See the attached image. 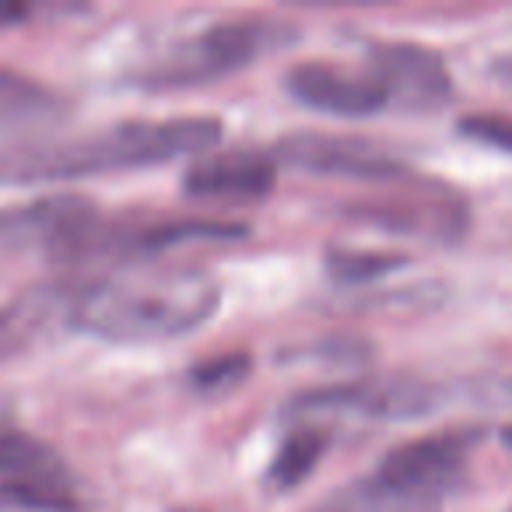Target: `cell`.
<instances>
[{"label": "cell", "mask_w": 512, "mask_h": 512, "mask_svg": "<svg viewBox=\"0 0 512 512\" xmlns=\"http://www.w3.org/2000/svg\"><path fill=\"white\" fill-rule=\"evenodd\" d=\"M221 123L214 116H179V120H130L74 137H25L0 144V186L64 183L95 176L162 165L172 158L214 148Z\"/></svg>", "instance_id": "obj_1"}, {"label": "cell", "mask_w": 512, "mask_h": 512, "mask_svg": "<svg viewBox=\"0 0 512 512\" xmlns=\"http://www.w3.org/2000/svg\"><path fill=\"white\" fill-rule=\"evenodd\" d=\"M218 299L200 271H130L74 292L71 323L106 341H169L211 320Z\"/></svg>", "instance_id": "obj_2"}, {"label": "cell", "mask_w": 512, "mask_h": 512, "mask_svg": "<svg viewBox=\"0 0 512 512\" xmlns=\"http://www.w3.org/2000/svg\"><path fill=\"white\" fill-rule=\"evenodd\" d=\"M295 39V25H281L271 18H246V22H221L211 25L200 36L172 46L165 57H158L141 74L151 88H179V85H204V81L225 78L242 71L246 64L260 60L264 53L281 50Z\"/></svg>", "instance_id": "obj_3"}, {"label": "cell", "mask_w": 512, "mask_h": 512, "mask_svg": "<svg viewBox=\"0 0 512 512\" xmlns=\"http://www.w3.org/2000/svg\"><path fill=\"white\" fill-rule=\"evenodd\" d=\"M474 442V428L425 435V439H414L407 446L393 449L372 477L397 491H407V495L439 498L442 491H449L463 477Z\"/></svg>", "instance_id": "obj_4"}, {"label": "cell", "mask_w": 512, "mask_h": 512, "mask_svg": "<svg viewBox=\"0 0 512 512\" xmlns=\"http://www.w3.org/2000/svg\"><path fill=\"white\" fill-rule=\"evenodd\" d=\"M278 158L292 169L316 172V176L372 179L393 183L407 179V165L365 137H334V134H292L281 137Z\"/></svg>", "instance_id": "obj_5"}, {"label": "cell", "mask_w": 512, "mask_h": 512, "mask_svg": "<svg viewBox=\"0 0 512 512\" xmlns=\"http://www.w3.org/2000/svg\"><path fill=\"white\" fill-rule=\"evenodd\" d=\"M95 221H99L95 204L78 197V193L39 197V200H32V204L0 211V246L4 249L46 246V249H53V256L64 260Z\"/></svg>", "instance_id": "obj_6"}, {"label": "cell", "mask_w": 512, "mask_h": 512, "mask_svg": "<svg viewBox=\"0 0 512 512\" xmlns=\"http://www.w3.org/2000/svg\"><path fill=\"white\" fill-rule=\"evenodd\" d=\"M369 74L383 85L386 99L404 109H432L453 95V78L439 53L411 43L372 46Z\"/></svg>", "instance_id": "obj_7"}, {"label": "cell", "mask_w": 512, "mask_h": 512, "mask_svg": "<svg viewBox=\"0 0 512 512\" xmlns=\"http://www.w3.org/2000/svg\"><path fill=\"white\" fill-rule=\"evenodd\" d=\"M278 183V162L260 151H211L186 169L183 190L200 200H264Z\"/></svg>", "instance_id": "obj_8"}, {"label": "cell", "mask_w": 512, "mask_h": 512, "mask_svg": "<svg viewBox=\"0 0 512 512\" xmlns=\"http://www.w3.org/2000/svg\"><path fill=\"white\" fill-rule=\"evenodd\" d=\"M288 92L306 106L337 116H372L390 106L383 85L369 71H348L337 64H299L288 74Z\"/></svg>", "instance_id": "obj_9"}, {"label": "cell", "mask_w": 512, "mask_h": 512, "mask_svg": "<svg viewBox=\"0 0 512 512\" xmlns=\"http://www.w3.org/2000/svg\"><path fill=\"white\" fill-rule=\"evenodd\" d=\"M435 404L432 390L414 379H369V383L337 386V390L309 393L299 400L306 411H358L369 418H411Z\"/></svg>", "instance_id": "obj_10"}, {"label": "cell", "mask_w": 512, "mask_h": 512, "mask_svg": "<svg viewBox=\"0 0 512 512\" xmlns=\"http://www.w3.org/2000/svg\"><path fill=\"white\" fill-rule=\"evenodd\" d=\"M71 299L74 292H60L57 285L29 288L18 299L0 306V362L4 358L22 355L25 348H32L39 334L57 320L60 313L71 316Z\"/></svg>", "instance_id": "obj_11"}, {"label": "cell", "mask_w": 512, "mask_h": 512, "mask_svg": "<svg viewBox=\"0 0 512 512\" xmlns=\"http://www.w3.org/2000/svg\"><path fill=\"white\" fill-rule=\"evenodd\" d=\"M0 509L8 512H85L64 470L0 484Z\"/></svg>", "instance_id": "obj_12"}, {"label": "cell", "mask_w": 512, "mask_h": 512, "mask_svg": "<svg viewBox=\"0 0 512 512\" xmlns=\"http://www.w3.org/2000/svg\"><path fill=\"white\" fill-rule=\"evenodd\" d=\"M53 470H64L60 456L46 442H39L36 435L22 432L11 421L8 400H0V474L8 481H18V477L53 474Z\"/></svg>", "instance_id": "obj_13"}, {"label": "cell", "mask_w": 512, "mask_h": 512, "mask_svg": "<svg viewBox=\"0 0 512 512\" xmlns=\"http://www.w3.org/2000/svg\"><path fill=\"white\" fill-rule=\"evenodd\" d=\"M316 512H439V498L407 495L376 477H365V481L327 498Z\"/></svg>", "instance_id": "obj_14"}, {"label": "cell", "mask_w": 512, "mask_h": 512, "mask_svg": "<svg viewBox=\"0 0 512 512\" xmlns=\"http://www.w3.org/2000/svg\"><path fill=\"white\" fill-rule=\"evenodd\" d=\"M60 99L39 81L0 67V127H25L57 116Z\"/></svg>", "instance_id": "obj_15"}, {"label": "cell", "mask_w": 512, "mask_h": 512, "mask_svg": "<svg viewBox=\"0 0 512 512\" xmlns=\"http://www.w3.org/2000/svg\"><path fill=\"white\" fill-rule=\"evenodd\" d=\"M323 449H327V432L323 428H295L285 442H281L278 456H274V467H271V481L278 488H295L309 470L320 463Z\"/></svg>", "instance_id": "obj_16"}, {"label": "cell", "mask_w": 512, "mask_h": 512, "mask_svg": "<svg viewBox=\"0 0 512 512\" xmlns=\"http://www.w3.org/2000/svg\"><path fill=\"white\" fill-rule=\"evenodd\" d=\"M397 256H376V253H351V249H334L330 253V271L344 281H369L376 274L397 267Z\"/></svg>", "instance_id": "obj_17"}, {"label": "cell", "mask_w": 512, "mask_h": 512, "mask_svg": "<svg viewBox=\"0 0 512 512\" xmlns=\"http://www.w3.org/2000/svg\"><path fill=\"white\" fill-rule=\"evenodd\" d=\"M460 130L474 141L488 144V148L509 151L512 155V116L502 113H470L460 120Z\"/></svg>", "instance_id": "obj_18"}, {"label": "cell", "mask_w": 512, "mask_h": 512, "mask_svg": "<svg viewBox=\"0 0 512 512\" xmlns=\"http://www.w3.org/2000/svg\"><path fill=\"white\" fill-rule=\"evenodd\" d=\"M249 369L246 355H232V358H218V362H204L200 369H193V383L200 390H225V386H235Z\"/></svg>", "instance_id": "obj_19"}, {"label": "cell", "mask_w": 512, "mask_h": 512, "mask_svg": "<svg viewBox=\"0 0 512 512\" xmlns=\"http://www.w3.org/2000/svg\"><path fill=\"white\" fill-rule=\"evenodd\" d=\"M25 18V8H15V4H0V25L4 22H18Z\"/></svg>", "instance_id": "obj_20"}, {"label": "cell", "mask_w": 512, "mask_h": 512, "mask_svg": "<svg viewBox=\"0 0 512 512\" xmlns=\"http://www.w3.org/2000/svg\"><path fill=\"white\" fill-rule=\"evenodd\" d=\"M502 439H505V446L512 449V428H505V435H502Z\"/></svg>", "instance_id": "obj_21"}]
</instances>
